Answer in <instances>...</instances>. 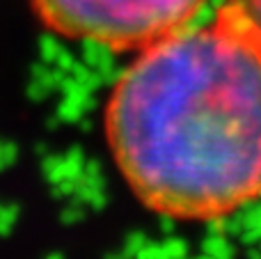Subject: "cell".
<instances>
[{
	"instance_id": "6da1fadb",
	"label": "cell",
	"mask_w": 261,
	"mask_h": 259,
	"mask_svg": "<svg viewBox=\"0 0 261 259\" xmlns=\"http://www.w3.org/2000/svg\"><path fill=\"white\" fill-rule=\"evenodd\" d=\"M130 191L176 220H216L261 197V48L216 14L138 50L106 108Z\"/></svg>"
},
{
	"instance_id": "7a4b0ae2",
	"label": "cell",
	"mask_w": 261,
	"mask_h": 259,
	"mask_svg": "<svg viewBox=\"0 0 261 259\" xmlns=\"http://www.w3.org/2000/svg\"><path fill=\"white\" fill-rule=\"evenodd\" d=\"M206 0H32L53 32L110 50H140L190 25Z\"/></svg>"
},
{
	"instance_id": "3957f363",
	"label": "cell",
	"mask_w": 261,
	"mask_h": 259,
	"mask_svg": "<svg viewBox=\"0 0 261 259\" xmlns=\"http://www.w3.org/2000/svg\"><path fill=\"white\" fill-rule=\"evenodd\" d=\"M218 14L243 30L261 48V0H222Z\"/></svg>"
}]
</instances>
